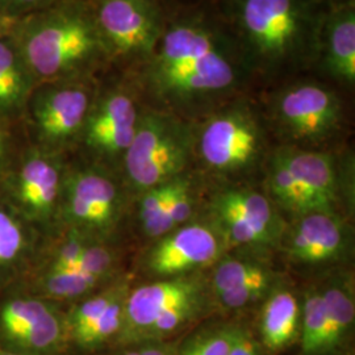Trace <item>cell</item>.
<instances>
[{"label":"cell","mask_w":355,"mask_h":355,"mask_svg":"<svg viewBox=\"0 0 355 355\" xmlns=\"http://www.w3.org/2000/svg\"><path fill=\"white\" fill-rule=\"evenodd\" d=\"M144 62L145 89L177 111L199 110L223 99L245 76L234 45L214 26L195 19L164 28Z\"/></svg>","instance_id":"obj_1"},{"label":"cell","mask_w":355,"mask_h":355,"mask_svg":"<svg viewBox=\"0 0 355 355\" xmlns=\"http://www.w3.org/2000/svg\"><path fill=\"white\" fill-rule=\"evenodd\" d=\"M11 36L36 86L86 79L110 57L92 8L73 0L17 20Z\"/></svg>","instance_id":"obj_2"},{"label":"cell","mask_w":355,"mask_h":355,"mask_svg":"<svg viewBox=\"0 0 355 355\" xmlns=\"http://www.w3.org/2000/svg\"><path fill=\"white\" fill-rule=\"evenodd\" d=\"M239 26L249 57L267 73L303 62L321 32L308 0H241Z\"/></svg>","instance_id":"obj_3"},{"label":"cell","mask_w":355,"mask_h":355,"mask_svg":"<svg viewBox=\"0 0 355 355\" xmlns=\"http://www.w3.org/2000/svg\"><path fill=\"white\" fill-rule=\"evenodd\" d=\"M209 296L211 286L192 275L158 279L129 290L117 338L124 345L164 341L203 316Z\"/></svg>","instance_id":"obj_4"},{"label":"cell","mask_w":355,"mask_h":355,"mask_svg":"<svg viewBox=\"0 0 355 355\" xmlns=\"http://www.w3.org/2000/svg\"><path fill=\"white\" fill-rule=\"evenodd\" d=\"M193 150L191 128L174 114L141 112L139 125L121 162L128 184L141 193L184 174Z\"/></svg>","instance_id":"obj_5"},{"label":"cell","mask_w":355,"mask_h":355,"mask_svg":"<svg viewBox=\"0 0 355 355\" xmlns=\"http://www.w3.org/2000/svg\"><path fill=\"white\" fill-rule=\"evenodd\" d=\"M193 149L216 175H242L252 171L265 154V128L249 103H232L204 121L193 136Z\"/></svg>","instance_id":"obj_6"},{"label":"cell","mask_w":355,"mask_h":355,"mask_svg":"<svg viewBox=\"0 0 355 355\" xmlns=\"http://www.w3.org/2000/svg\"><path fill=\"white\" fill-rule=\"evenodd\" d=\"M95 94L85 79L40 83L32 89L24 116L33 146L62 154L80 140Z\"/></svg>","instance_id":"obj_7"},{"label":"cell","mask_w":355,"mask_h":355,"mask_svg":"<svg viewBox=\"0 0 355 355\" xmlns=\"http://www.w3.org/2000/svg\"><path fill=\"white\" fill-rule=\"evenodd\" d=\"M64 174L61 154L32 145L0 180L1 202L33 228H51L60 217Z\"/></svg>","instance_id":"obj_8"},{"label":"cell","mask_w":355,"mask_h":355,"mask_svg":"<svg viewBox=\"0 0 355 355\" xmlns=\"http://www.w3.org/2000/svg\"><path fill=\"white\" fill-rule=\"evenodd\" d=\"M123 208L119 184L102 168L92 166L66 171L58 220L69 229L105 241L117 227Z\"/></svg>","instance_id":"obj_9"},{"label":"cell","mask_w":355,"mask_h":355,"mask_svg":"<svg viewBox=\"0 0 355 355\" xmlns=\"http://www.w3.org/2000/svg\"><path fill=\"white\" fill-rule=\"evenodd\" d=\"M272 114L288 139L318 146L340 130L343 104L328 87L315 82H302L280 89L272 102Z\"/></svg>","instance_id":"obj_10"},{"label":"cell","mask_w":355,"mask_h":355,"mask_svg":"<svg viewBox=\"0 0 355 355\" xmlns=\"http://www.w3.org/2000/svg\"><path fill=\"white\" fill-rule=\"evenodd\" d=\"M211 215L225 241L252 249L280 242L283 221L271 199L245 187H228L211 200Z\"/></svg>","instance_id":"obj_11"},{"label":"cell","mask_w":355,"mask_h":355,"mask_svg":"<svg viewBox=\"0 0 355 355\" xmlns=\"http://www.w3.org/2000/svg\"><path fill=\"white\" fill-rule=\"evenodd\" d=\"M92 11L110 57L145 61L164 32L150 0H96Z\"/></svg>","instance_id":"obj_12"},{"label":"cell","mask_w":355,"mask_h":355,"mask_svg":"<svg viewBox=\"0 0 355 355\" xmlns=\"http://www.w3.org/2000/svg\"><path fill=\"white\" fill-rule=\"evenodd\" d=\"M225 242L214 225L187 223L157 239L145 253L144 268L158 279L190 275L221 259Z\"/></svg>","instance_id":"obj_13"},{"label":"cell","mask_w":355,"mask_h":355,"mask_svg":"<svg viewBox=\"0 0 355 355\" xmlns=\"http://www.w3.org/2000/svg\"><path fill=\"white\" fill-rule=\"evenodd\" d=\"M140 116L139 105L128 89H107L95 95L79 141L99 158L123 159Z\"/></svg>","instance_id":"obj_14"},{"label":"cell","mask_w":355,"mask_h":355,"mask_svg":"<svg viewBox=\"0 0 355 355\" xmlns=\"http://www.w3.org/2000/svg\"><path fill=\"white\" fill-rule=\"evenodd\" d=\"M64 330V320L46 299L13 296L0 303V334L24 355L54 352Z\"/></svg>","instance_id":"obj_15"},{"label":"cell","mask_w":355,"mask_h":355,"mask_svg":"<svg viewBox=\"0 0 355 355\" xmlns=\"http://www.w3.org/2000/svg\"><path fill=\"white\" fill-rule=\"evenodd\" d=\"M280 243L296 265L324 266L341 261L350 249V230L338 212L315 211L295 218Z\"/></svg>","instance_id":"obj_16"},{"label":"cell","mask_w":355,"mask_h":355,"mask_svg":"<svg viewBox=\"0 0 355 355\" xmlns=\"http://www.w3.org/2000/svg\"><path fill=\"white\" fill-rule=\"evenodd\" d=\"M275 154L295 180L309 193L320 211L337 212L343 177L334 154L299 148H282Z\"/></svg>","instance_id":"obj_17"},{"label":"cell","mask_w":355,"mask_h":355,"mask_svg":"<svg viewBox=\"0 0 355 355\" xmlns=\"http://www.w3.org/2000/svg\"><path fill=\"white\" fill-rule=\"evenodd\" d=\"M302 303L287 286H274L267 293L259 318V340L271 353H279L300 338Z\"/></svg>","instance_id":"obj_18"},{"label":"cell","mask_w":355,"mask_h":355,"mask_svg":"<svg viewBox=\"0 0 355 355\" xmlns=\"http://www.w3.org/2000/svg\"><path fill=\"white\" fill-rule=\"evenodd\" d=\"M320 33L318 51L327 73L340 82L354 85V7H345L331 13Z\"/></svg>","instance_id":"obj_19"},{"label":"cell","mask_w":355,"mask_h":355,"mask_svg":"<svg viewBox=\"0 0 355 355\" xmlns=\"http://www.w3.org/2000/svg\"><path fill=\"white\" fill-rule=\"evenodd\" d=\"M35 86L11 33L0 36V120L8 121L23 116Z\"/></svg>","instance_id":"obj_20"},{"label":"cell","mask_w":355,"mask_h":355,"mask_svg":"<svg viewBox=\"0 0 355 355\" xmlns=\"http://www.w3.org/2000/svg\"><path fill=\"white\" fill-rule=\"evenodd\" d=\"M320 288L325 305L321 355H327L343 343L354 325V287L350 278L338 277Z\"/></svg>","instance_id":"obj_21"},{"label":"cell","mask_w":355,"mask_h":355,"mask_svg":"<svg viewBox=\"0 0 355 355\" xmlns=\"http://www.w3.org/2000/svg\"><path fill=\"white\" fill-rule=\"evenodd\" d=\"M33 227L0 202V278L8 277L26 262L33 252Z\"/></svg>","instance_id":"obj_22"},{"label":"cell","mask_w":355,"mask_h":355,"mask_svg":"<svg viewBox=\"0 0 355 355\" xmlns=\"http://www.w3.org/2000/svg\"><path fill=\"white\" fill-rule=\"evenodd\" d=\"M266 186L271 202L278 204L295 218L320 211L309 193L295 180L275 152L270 155L267 162Z\"/></svg>","instance_id":"obj_23"},{"label":"cell","mask_w":355,"mask_h":355,"mask_svg":"<svg viewBox=\"0 0 355 355\" xmlns=\"http://www.w3.org/2000/svg\"><path fill=\"white\" fill-rule=\"evenodd\" d=\"M108 280L73 268L64 271H44L36 280V288L46 300H76L86 297Z\"/></svg>","instance_id":"obj_24"},{"label":"cell","mask_w":355,"mask_h":355,"mask_svg":"<svg viewBox=\"0 0 355 355\" xmlns=\"http://www.w3.org/2000/svg\"><path fill=\"white\" fill-rule=\"evenodd\" d=\"M277 282V275L266 265L249 258H221L216 262L211 282L212 295H220L254 282Z\"/></svg>","instance_id":"obj_25"},{"label":"cell","mask_w":355,"mask_h":355,"mask_svg":"<svg viewBox=\"0 0 355 355\" xmlns=\"http://www.w3.org/2000/svg\"><path fill=\"white\" fill-rule=\"evenodd\" d=\"M195 208V195L190 179L182 174L175 179L174 190L171 192L165 209L153 229L150 239H159L166 233L179 228L190 221Z\"/></svg>","instance_id":"obj_26"},{"label":"cell","mask_w":355,"mask_h":355,"mask_svg":"<svg viewBox=\"0 0 355 355\" xmlns=\"http://www.w3.org/2000/svg\"><path fill=\"white\" fill-rule=\"evenodd\" d=\"M128 288L130 287L127 280H116L110 286L99 290L95 295L86 296L79 304L74 306L69 318L64 321V327L69 331L71 340L91 325L102 315L105 308L111 304L120 293L127 291Z\"/></svg>","instance_id":"obj_27"},{"label":"cell","mask_w":355,"mask_h":355,"mask_svg":"<svg viewBox=\"0 0 355 355\" xmlns=\"http://www.w3.org/2000/svg\"><path fill=\"white\" fill-rule=\"evenodd\" d=\"M325 321V305L321 288L305 292L302 303L300 343L304 355H321V341Z\"/></svg>","instance_id":"obj_28"},{"label":"cell","mask_w":355,"mask_h":355,"mask_svg":"<svg viewBox=\"0 0 355 355\" xmlns=\"http://www.w3.org/2000/svg\"><path fill=\"white\" fill-rule=\"evenodd\" d=\"M127 291L120 293L111 304L105 308L99 318H96L91 325L73 338L74 343L82 347L91 349L108 341L112 337H117L123 325L124 318V305L127 299Z\"/></svg>","instance_id":"obj_29"},{"label":"cell","mask_w":355,"mask_h":355,"mask_svg":"<svg viewBox=\"0 0 355 355\" xmlns=\"http://www.w3.org/2000/svg\"><path fill=\"white\" fill-rule=\"evenodd\" d=\"M239 325L220 324L199 330L180 346L177 355H228Z\"/></svg>","instance_id":"obj_30"},{"label":"cell","mask_w":355,"mask_h":355,"mask_svg":"<svg viewBox=\"0 0 355 355\" xmlns=\"http://www.w3.org/2000/svg\"><path fill=\"white\" fill-rule=\"evenodd\" d=\"M175 179H171L159 186L142 191L139 202V220L144 233L150 237L153 229L165 209L166 203L174 190Z\"/></svg>","instance_id":"obj_31"},{"label":"cell","mask_w":355,"mask_h":355,"mask_svg":"<svg viewBox=\"0 0 355 355\" xmlns=\"http://www.w3.org/2000/svg\"><path fill=\"white\" fill-rule=\"evenodd\" d=\"M91 241L95 240L69 229V234L53 250L44 271H64L76 268Z\"/></svg>","instance_id":"obj_32"},{"label":"cell","mask_w":355,"mask_h":355,"mask_svg":"<svg viewBox=\"0 0 355 355\" xmlns=\"http://www.w3.org/2000/svg\"><path fill=\"white\" fill-rule=\"evenodd\" d=\"M116 266V254L102 241L89 242L76 268L87 274L110 280Z\"/></svg>","instance_id":"obj_33"},{"label":"cell","mask_w":355,"mask_h":355,"mask_svg":"<svg viewBox=\"0 0 355 355\" xmlns=\"http://www.w3.org/2000/svg\"><path fill=\"white\" fill-rule=\"evenodd\" d=\"M277 282H254L240 288L216 295L217 303L224 309L239 311L265 299Z\"/></svg>","instance_id":"obj_34"},{"label":"cell","mask_w":355,"mask_h":355,"mask_svg":"<svg viewBox=\"0 0 355 355\" xmlns=\"http://www.w3.org/2000/svg\"><path fill=\"white\" fill-rule=\"evenodd\" d=\"M58 0H0V15L11 20H20L41 11Z\"/></svg>","instance_id":"obj_35"},{"label":"cell","mask_w":355,"mask_h":355,"mask_svg":"<svg viewBox=\"0 0 355 355\" xmlns=\"http://www.w3.org/2000/svg\"><path fill=\"white\" fill-rule=\"evenodd\" d=\"M263 345L254 330L245 325H239L236 337L230 345L228 355H262Z\"/></svg>","instance_id":"obj_36"},{"label":"cell","mask_w":355,"mask_h":355,"mask_svg":"<svg viewBox=\"0 0 355 355\" xmlns=\"http://www.w3.org/2000/svg\"><path fill=\"white\" fill-rule=\"evenodd\" d=\"M132 346L135 347L128 349L121 355H177V347L165 341H153Z\"/></svg>","instance_id":"obj_37"},{"label":"cell","mask_w":355,"mask_h":355,"mask_svg":"<svg viewBox=\"0 0 355 355\" xmlns=\"http://www.w3.org/2000/svg\"><path fill=\"white\" fill-rule=\"evenodd\" d=\"M12 139L6 127V121L0 120V180L6 175L12 164Z\"/></svg>","instance_id":"obj_38"},{"label":"cell","mask_w":355,"mask_h":355,"mask_svg":"<svg viewBox=\"0 0 355 355\" xmlns=\"http://www.w3.org/2000/svg\"><path fill=\"white\" fill-rule=\"evenodd\" d=\"M15 24H16L15 20H11V19L4 17L3 15H0V36L10 35L12 32Z\"/></svg>","instance_id":"obj_39"},{"label":"cell","mask_w":355,"mask_h":355,"mask_svg":"<svg viewBox=\"0 0 355 355\" xmlns=\"http://www.w3.org/2000/svg\"><path fill=\"white\" fill-rule=\"evenodd\" d=\"M0 355H24V354H20V353H12V352H0Z\"/></svg>","instance_id":"obj_40"}]
</instances>
